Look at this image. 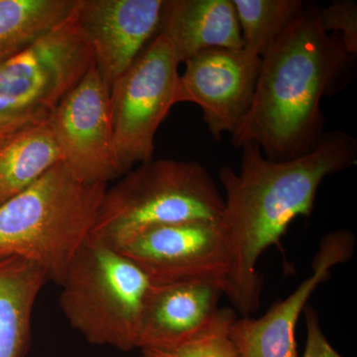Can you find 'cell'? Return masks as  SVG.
<instances>
[{"instance_id":"cell-21","label":"cell","mask_w":357,"mask_h":357,"mask_svg":"<svg viewBox=\"0 0 357 357\" xmlns=\"http://www.w3.org/2000/svg\"><path fill=\"white\" fill-rule=\"evenodd\" d=\"M304 314L306 317L307 340L303 357H344L333 349L326 338L318 312L307 305Z\"/></svg>"},{"instance_id":"cell-11","label":"cell","mask_w":357,"mask_h":357,"mask_svg":"<svg viewBox=\"0 0 357 357\" xmlns=\"http://www.w3.org/2000/svg\"><path fill=\"white\" fill-rule=\"evenodd\" d=\"M356 236L347 229L326 234L312 260V273L285 300L258 319L236 318L229 330L238 357H298L295 331L307 301L332 276L333 268L349 261Z\"/></svg>"},{"instance_id":"cell-3","label":"cell","mask_w":357,"mask_h":357,"mask_svg":"<svg viewBox=\"0 0 357 357\" xmlns=\"http://www.w3.org/2000/svg\"><path fill=\"white\" fill-rule=\"evenodd\" d=\"M107 189L82 182L59 162L0 206V258L31 262L60 286L91 236Z\"/></svg>"},{"instance_id":"cell-9","label":"cell","mask_w":357,"mask_h":357,"mask_svg":"<svg viewBox=\"0 0 357 357\" xmlns=\"http://www.w3.org/2000/svg\"><path fill=\"white\" fill-rule=\"evenodd\" d=\"M49 126L62 162L86 184L109 185L122 177L115 149L109 88L96 64L62 98Z\"/></svg>"},{"instance_id":"cell-18","label":"cell","mask_w":357,"mask_h":357,"mask_svg":"<svg viewBox=\"0 0 357 357\" xmlns=\"http://www.w3.org/2000/svg\"><path fill=\"white\" fill-rule=\"evenodd\" d=\"M246 50L262 58L294 21L306 3L301 0H232Z\"/></svg>"},{"instance_id":"cell-10","label":"cell","mask_w":357,"mask_h":357,"mask_svg":"<svg viewBox=\"0 0 357 357\" xmlns=\"http://www.w3.org/2000/svg\"><path fill=\"white\" fill-rule=\"evenodd\" d=\"M262 58L246 49L211 48L185 63L178 76L176 105L192 102L203 112L213 139L232 135L248 116Z\"/></svg>"},{"instance_id":"cell-7","label":"cell","mask_w":357,"mask_h":357,"mask_svg":"<svg viewBox=\"0 0 357 357\" xmlns=\"http://www.w3.org/2000/svg\"><path fill=\"white\" fill-rule=\"evenodd\" d=\"M178 66L172 45L159 33L110 86V114L122 176L153 160L157 130L176 105Z\"/></svg>"},{"instance_id":"cell-5","label":"cell","mask_w":357,"mask_h":357,"mask_svg":"<svg viewBox=\"0 0 357 357\" xmlns=\"http://www.w3.org/2000/svg\"><path fill=\"white\" fill-rule=\"evenodd\" d=\"M153 285L128 256L89 237L61 283V310L89 344L131 351Z\"/></svg>"},{"instance_id":"cell-13","label":"cell","mask_w":357,"mask_h":357,"mask_svg":"<svg viewBox=\"0 0 357 357\" xmlns=\"http://www.w3.org/2000/svg\"><path fill=\"white\" fill-rule=\"evenodd\" d=\"M222 295L223 286L215 282L154 284L143 309L136 349H169L189 340L218 311Z\"/></svg>"},{"instance_id":"cell-20","label":"cell","mask_w":357,"mask_h":357,"mask_svg":"<svg viewBox=\"0 0 357 357\" xmlns=\"http://www.w3.org/2000/svg\"><path fill=\"white\" fill-rule=\"evenodd\" d=\"M317 17L326 33L337 32L345 50L357 54V3L354 0H337L326 7L317 6Z\"/></svg>"},{"instance_id":"cell-17","label":"cell","mask_w":357,"mask_h":357,"mask_svg":"<svg viewBox=\"0 0 357 357\" xmlns=\"http://www.w3.org/2000/svg\"><path fill=\"white\" fill-rule=\"evenodd\" d=\"M79 0H0V63L14 57L75 13Z\"/></svg>"},{"instance_id":"cell-16","label":"cell","mask_w":357,"mask_h":357,"mask_svg":"<svg viewBox=\"0 0 357 357\" xmlns=\"http://www.w3.org/2000/svg\"><path fill=\"white\" fill-rule=\"evenodd\" d=\"M62 162L48 123L26 129L0 144V206L25 191Z\"/></svg>"},{"instance_id":"cell-14","label":"cell","mask_w":357,"mask_h":357,"mask_svg":"<svg viewBox=\"0 0 357 357\" xmlns=\"http://www.w3.org/2000/svg\"><path fill=\"white\" fill-rule=\"evenodd\" d=\"M159 33L180 64L206 49L244 46L232 0H165Z\"/></svg>"},{"instance_id":"cell-4","label":"cell","mask_w":357,"mask_h":357,"mask_svg":"<svg viewBox=\"0 0 357 357\" xmlns=\"http://www.w3.org/2000/svg\"><path fill=\"white\" fill-rule=\"evenodd\" d=\"M223 208L222 195L202 164L153 159L107 187L89 237L116 248L155 225L218 222Z\"/></svg>"},{"instance_id":"cell-8","label":"cell","mask_w":357,"mask_h":357,"mask_svg":"<svg viewBox=\"0 0 357 357\" xmlns=\"http://www.w3.org/2000/svg\"><path fill=\"white\" fill-rule=\"evenodd\" d=\"M154 284H225L232 266L220 220H191L148 227L117 245Z\"/></svg>"},{"instance_id":"cell-19","label":"cell","mask_w":357,"mask_h":357,"mask_svg":"<svg viewBox=\"0 0 357 357\" xmlns=\"http://www.w3.org/2000/svg\"><path fill=\"white\" fill-rule=\"evenodd\" d=\"M236 318L231 307H218L208 324L189 340L169 349H142V357H238L229 335Z\"/></svg>"},{"instance_id":"cell-1","label":"cell","mask_w":357,"mask_h":357,"mask_svg":"<svg viewBox=\"0 0 357 357\" xmlns=\"http://www.w3.org/2000/svg\"><path fill=\"white\" fill-rule=\"evenodd\" d=\"M241 149L238 172L229 166L220 170L225 192L220 222L232 258L223 295L239 314L249 317L261 301L260 257L280 245L294 220L312 215L319 185L328 176L356 165L357 141L344 131H330L311 151L285 161L266 158L255 143Z\"/></svg>"},{"instance_id":"cell-15","label":"cell","mask_w":357,"mask_h":357,"mask_svg":"<svg viewBox=\"0 0 357 357\" xmlns=\"http://www.w3.org/2000/svg\"><path fill=\"white\" fill-rule=\"evenodd\" d=\"M46 273L18 257L0 258V357H26L35 303Z\"/></svg>"},{"instance_id":"cell-6","label":"cell","mask_w":357,"mask_h":357,"mask_svg":"<svg viewBox=\"0 0 357 357\" xmlns=\"http://www.w3.org/2000/svg\"><path fill=\"white\" fill-rule=\"evenodd\" d=\"M93 64L76 10L24 51L0 63V144L48 123L62 98Z\"/></svg>"},{"instance_id":"cell-12","label":"cell","mask_w":357,"mask_h":357,"mask_svg":"<svg viewBox=\"0 0 357 357\" xmlns=\"http://www.w3.org/2000/svg\"><path fill=\"white\" fill-rule=\"evenodd\" d=\"M165 0H79L77 24L107 86L158 35Z\"/></svg>"},{"instance_id":"cell-2","label":"cell","mask_w":357,"mask_h":357,"mask_svg":"<svg viewBox=\"0 0 357 357\" xmlns=\"http://www.w3.org/2000/svg\"><path fill=\"white\" fill-rule=\"evenodd\" d=\"M354 57L340 35L324 31L317 6L306 4L263 56L252 105L232 144L255 143L273 161L311 151L326 133L321 100L354 79Z\"/></svg>"}]
</instances>
